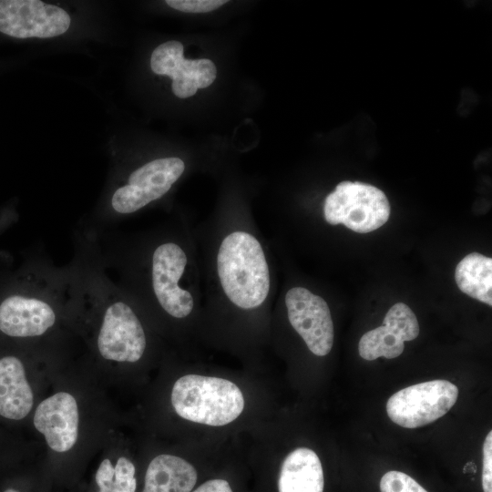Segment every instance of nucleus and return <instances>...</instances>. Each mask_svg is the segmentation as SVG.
I'll return each mask as SVG.
<instances>
[{
  "label": "nucleus",
  "mask_w": 492,
  "mask_h": 492,
  "mask_svg": "<svg viewBox=\"0 0 492 492\" xmlns=\"http://www.w3.org/2000/svg\"><path fill=\"white\" fill-rule=\"evenodd\" d=\"M390 212V203L384 191L361 181L340 182L326 197L323 206L324 218L329 224H343L358 233L382 227Z\"/></svg>",
  "instance_id": "39448f33"
},
{
  "label": "nucleus",
  "mask_w": 492,
  "mask_h": 492,
  "mask_svg": "<svg viewBox=\"0 0 492 492\" xmlns=\"http://www.w3.org/2000/svg\"><path fill=\"white\" fill-rule=\"evenodd\" d=\"M196 480L192 465L181 457L163 454L149 464L141 492H190Z\"/></svg>",
  "instance_id": "2eb2a0df"
},
{
  "label": "nucleus",
  "mask_w": 492,
  "mask_h": 492,
  "mask_svg": "<svg viewBox=\"0 0 492 492\" xmlns=\"http://www.w3.org/2000/svg\"><path fill=\"white\" fill-rule=\"evenodd\" d=\"M323 485L322 464L314 451L299 447L288 454L279 475V492H323Z\"/></svg>",
  "instance_id": "4468645a"
},
{
  "label": "nucleus",
  "mask_w": 492,
  "mask_h": 492,
  "mask_svg": "<svg viewBox=\"0 0 492 492\" xmlns=\"http://www.w3.org/2000/svg\"><path fill=\"white\" fill-rule=\"evenodd\" d=\"M187 261L183 249L173 241L158 244L149 259L152 294L166 313L178 319L187 317L194 305L190 292L179 285Z\"/></svg>",
  "instance_id": "0eeeda50"
},
{
  "label": "nucleus",
  "mask_w": 492,
  "mask_h": 492,
  "mask_svg": "<svg viewBox=\"0 0 492 492\" xmlns=\"http://www.w3.org/2000/svg\"><path fill=\"white\" fill-rule=\"evenodd\" d=\"M381 492H427L414 478L400 471H388L380 480Z\"/></svg>",
  "instance_id": "f3484780"
},
{
  "label": "nucleus",
  "mask_w": 492,
  "mask_h": 492,
  "mask_svg": "<svg viewBox=\"0 0 492 492\" xmlns=\"http://www.w3.org/2000/svg\"><path fill=\"white\" fill-rule=\"evenodd\" d=\"M171 404L186 420L220 426L241 414L244 398L240 388L227 379L187 374L175 382Z\"/></svg>",
  "instance_id": "7ed1b4c3"
},
{
  "label": "nucleus",
  "mask_w": 492,
  "mask_h": 492,
  "mask_svg": "<svg viewBox=\"0 0 492 492\" xmlns=\"http://www.w3.org/2000/svg\"><path fill=\"white\" fill-rule=\"evenodd\" d=\"M0 492H26L20 478L8 477L0 479Z\"/></svg>",
  "instance_id": "4be33fe9"
},
{
  "label": "nucleus",
  "mask_w": 492,
  "mask_h": 492,
  "mask_svg": "<svg viewBox=\"0 0 492 492\" xmlns=\"http://www.w3.org/2000/svg\"><path fill=\"white\" fill-rule=\"evenodd\" d=\"M184 169L183 160L177 157L157 159L142 165L128 175L126 184L113 191L101 220L95 225L85 224L102 231L111 225L115 218L135 213L164 196Z\"/></svg>",
  "instance_id": "20e7f679"
},
{
  "label": "nucleus",
  "mask_w": 492,
  "mask_h": 492,
  "mask_svg": "<svg viewBox=\"0 0 492 492\" xmlns=\"http://www.w3.org/2000/svg\"><path fill=\"white\" fill-rule=\"evenodd\" d=\"M33 424L44 435L54 451L70 450L78 436V408L74 396L58 392L43 400L36 407Z\"/></svg>",
  "instance_id": "f8f14e48"
},
{
  "label": "nucleus",
  "mask_w": 492,
  "mask_h": 492,
  "mask_svg": "<svg viewBox=\"0 0 492 492\" xmlns=\"http://www.w3.org/2000/svg\"><path fill=\"white\" fill-rule=\"evenodd\" d=\"M289 321L315 355L328 354L333 343V323L327 302L308 289L294 287L285 295Z\"/></svg>",
  "instance_id": "1a4fd4ad"
},
{
  "label": "nucleus",
  "mask_w": 492,
  "mask_h": 492,
  "mask_svg": "<svg viewBox=\"0 0 492 492\" xmlns=\"http://www.w3.org/2000/svg\"><path fill=\"white\" fill-rule=\"evenodd\" d=\"M455 280L458 289L468 296L492 305V259L471 252L456 267Z\"/></svg>",
  "instance_id": "dca6fc26"
},
{
  "label": "nucleus",
  "mask_w": 492,
  "mask_h": 492,
  "mask_svg": "<svg viewBox=\"0 0 492 492\" xmlns=\"http://www.w3.org/2000/svg\"><path fill=\"white\" fill-rule=\"evenodd\" d=\"M482 487L484 492H492V431L483 444Z\"/></svg>",
  "instance_id": "aec40b11"
},
{
  "label": "nucleus",
  "mask_w": 492,
  "mask_h": 492,
  "mask_svg": "<svg viewBox=\"0 0 492 492\" xmlns=\"http://www.w3.org/2000/svg\"><path fill=\"white\" fill-rule=\"evenodd\" d=\"M419 334V324L414 312L404 302L395 303L386 313L383 324L365 333L358 343V352L367 361L381 356L393 359L399 356L405 341Z\"/></svg>",
  "instance_id": "9b49d317"
},
{
  "label": "nucleus",
  "mask_w": 492,
  "mask_h": 492,
  "mask_svg": "<svg viewBox=\"0 0 492 492\" xmlns=\"http://www.w3.org/2000/svg\"><path fill=\"white\" fill-rule=\"evenodd\" d=\"M24 289L0 302V333L9 338L41 337L55 327L60 311L69 310L67 265L56 267L39 255Z\"/></svg>",
  "instance_id": "f257e3e1"
},
{
  "label": "nucleus",
  "mask_w": 492,
  "mask_h": 492,
  "mask_svg": "<svg viewBox=\"0 0 492 492\" xmlns=\"http://www.w3.org/2000/svg\"><path fill=\"white\" fill-rule=\"evenodd\" d=\"M193 492H232V490L226 480L211 479L200 485Z\"/></svg>",
  "instance_id": "412c9836"
},
{
  "label": "nucleus",
  "mask_w": 492,
  "mask_h": 492,
  "mask_svg": "<svg viewBox=\"0 0 492 492\" xmlns=\"http://www.w3.org/2000/svg\"><path fill=\"white\" fill-rule=\"evenodd\" d=\"M34 395L23 360L15 354L0 356V417L21 421L32 410Z\"/></svg>",
  "instance_id": "ddd939ff"
},
{
  "label": "nucleus",
  "mask_w": 492,
  "mask_h": 492,
  "mask_svg": "<svg viewBox=\"0 0 492 492\" xmlns=\"http://www.w3.org/2000/svg\"><path fill=\"white\" fill-rule=\"evenodd\" d=\"M113 492H136V467L127 457L120 456L114 465Z\"/></svg>",
  "instance_id": "a211bd4d"
},
{
  "label": "nucleus",
  "mask_w": 492,
  "mask_h": 492,
  "mask_svg": "<svg viewBox=\"0 0 492 492\" xmlns=\"http://www.w3.org/2000/svg\"><path fill=\"white\" fill-rule=\"evenodd\" d=\"M70 17L62 8L39 0H0V32L16 38L64 34Z\"/></svg>",
  "instance_id": "6e6552de"
},
{
  "label": "nucleus",
  "mask_w": 492,
  "mask_h": 492,
  "mask_svg": "<svg viewBox=\"0 0 492 492\" xmlns=\"http://www.w3.org/2000/svg\"><path fill=\"white\" fill-rule=\"evenodd\" d=\"M152 71L172 79V91L179 98L196 94L198 88L210 86L217 70L210 59H185L180 42L170 40L157 46L150 57Z\"/></svg>",
  "instance_id": "9d476101"
},
{
  "label": "nucleus",
  "mask_w": 492,
  "mask_h": 492,
  "mask_svg": "<svg viewBox=\"0 0 492 492\" xmlns=\"http://www.w3.org/2000/svg\"><path fill=\"white\" fill-rule=\"evenodd\" d=\"M227 1L224 0H167L170 7L186 13H206L215 10Z\"/></svg>",
  "instance_id": "6ab92c4d"
},
{
  "label": "nucleus",
  "mask_w": 492,
  "mask_h": 492,
  "mask_svg": "<svg viewBox=\"0 0 492 492\" xmlns=\"http://www.w3.org/2000/svg\"><path fill=\"white\" fill-rule=\"evenodd\" d=\"M458 388L447 380H432L405 387L386 403L389 418L405 428L424 426L446 415L456 404Z\"/></svg>",
  "instance_id": "423d86ee"
},
{
  "label": "nucleus",
  "mask_w": 492,
  "mask_h": 492,
  "mask_svg": "<svg viewBox=\"0 0 492 492\" xmlns=\"http://www.w3.org/2000/svg\"><path fill=\"white\" fill-rule=\"evenodd\" d=\"M217 269L228 298L242 309L260 306L270 290L268 263L259 241L245 231L226 236L217 255Z\"/></svg>",
  "instance_id": "f03ea898"
}]
</instances>
